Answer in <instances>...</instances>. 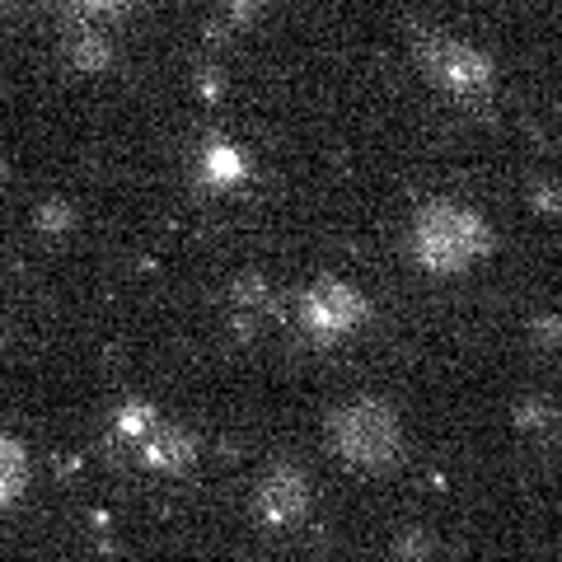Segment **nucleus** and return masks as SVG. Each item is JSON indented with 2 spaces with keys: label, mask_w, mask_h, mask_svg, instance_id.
Listing matches in <instances>:
<instances>
[{
  "label": "nucleus",
  "mask_w": 562,
  "mask_h": 562,
  "mask_svg": "<svg viewBox=\"0 0 562 562\" xmlns=\"http://www.w3.org/2000/svg\"><path fill=\"white\" fill-rule=\"evenodd\" d=\"M413 244H417V258L427 262L431 272H460V268H469V262H479L487 254L492 235L469 206L436 202L417 216Z\"/></svg>",
  "instance_id": "nucleus-1"
},
{
  "label": "nucleus",
  "mask_w": 562,
  "mask_h": 562,
  "mask_svg": "<svg viewBox=\"0 0 562 562\" xmlns=\"http://www.w3.org/2000/svg\"><path fill=\"white\" fill-rule=\"evenodd\" d=\"M328 431H333V446H338V454L347 464L390 469L403 454L398 417L375 398H357V403H347V408H338L328 422Z\"/></svg>",
  "instance_id": "nucleus-2"
},
{
  "label": "nucleus",
  "mask_w": 562,
  "mask_h": 562,
  "mask_svg": "<svg viewBox=\"0 0 562 562\" xmlns=\"http://www.w3.org/2000/svg\"><path fill=\"white\" fill-rule=\"evenodd\" d=\"M417 66L436 90L460 103H487L492 99V61L479 47H469L450 33H417Z\"/></svg>",
  "instance_id": "nucleus-3"
},
{
  "label": "nucleus",
  "mask_w": 562,
  "mask_h": 562,
  "mask_svg": "<svg viewBox=\"0 0 562 562\" xmlns=\"http://www.w3.org/2000/svg\"><path fill=\"white\" fill-rule=\"evenodd\" d=\"M301 319L314 328V333H347V328H357L366 319V301H361V291H351L347 281H314V286L305 291V301H301Z\"/></svg>",
  "instance_id": "nucleus-4"
},
{
  "label": "nucleus",
  "mask_w": 562,
  "mask_h": 562,
  "mask_svg": "<svg viewBox=\"0 0 562 562\" xmlns=\"http://www.w3.org/2000/svg\"><path fill=\"white\" fill-rule=\"evenodd\" d=\"M254 502H258V516H262V520L291 525V520L305 516V506H310V483H305L301 469L281 464V469H272L268 479L258 483V497H254Z\"/></svg>",
  "instance_id": "nucleus-5"
},
{
  "label": "nucleus",
  "mask_w": 562,
  "mask_h": 562,
  "mask_svg": "<svg viewBox=\"0 0 562 562\" xmlns=\"http://www.w3.org/2000/svg\"><path fill=\"white\" fill-rule=\"evenodd\" d=\"M192 454H198V441H192L188 431H179V427H155L146 436V464L150 469L179 473V469L192 464Z\"/></svg>",
  "instance_id": "nucleus-6"
},
{
  "label": "nucleus",
  "mask_w": 562,
  "mask_h": 562,
  "mask_svg": "<svg viewBox=\"0 0 562 562\" xmlns=\"http://www.w3.org/2000/svg\"><path fill=\"white\" fill-rule=\"evenodd\" d=\"M29 479V460H24V450L20 441H10L5 431H0V506L20 497V487Z\"/></svg>",
  "instance_id": "nucleus-7"
},
{
  "label": "nucleus",
  "mask_w": 562,
  "mask_h": 562,
  "mask_svg": "<svg viewBox=\"0 0 562 562\" xmlns=\"http://www.w3.org/2000/svg\"><path fill=\"white\" fill-rule=\"evenodd\" d=\"M202 169H206L211 183H239L244 173H249V160H244L235 146H211L206 160H202Z\"/></svg>",
  "instance_id": "nucleus-8"
},
{
  "label": "nucleus",
  "mask_w": 562,
  "mask_h": 562,
  "mask_svg": "<svg viewBox=\"0 0 562 562\" xmlns=\"http://www.w3.org/2000/svg\"><path fill=\"white\" fill-rule=\"evenodd\" d=\"M117 427H122V436H136V441H146V436L155 431V408H150V403H132V408L122 413Z\"/></svg>",
  "instance_id": "nucleus-9"
},
{
  "label": "nucleus",
  "mask_w": 562,
  "mask_h": 562,
  "mask_svg": "<svg viewBox=\"0 0 562 562\" xmlns=\"http://www.w3.org/2000/svg\"><path fill=\"white\" fill-rule=\"evenodd\" d=\"M76 52H80V66H103V61H109V47H103L99 38L94 43H80Z\"/></svg>",
  "instance_id": "nucleus-10"
},
{
  "label": "nucleus",
  "mask_w": 562,
  "mask_h": 562,
  "mask_svg": "<svg viewBox=\"0 0 562 562\" xmlns=\"http://www.w3.org/2000/svg\"><path fill=\"white\" fill-rule=\"evenodd\" d=\"M403 562H431V558H427V549H422V543L413 539L408 549H403Z\"/></svg>",
  "instance_id": "nucleus-11"
},
{
  "label": "nucleus",
  "mask_w": 562,
  "mask_h": 562,
  "mask_svg": "<svg viewBox=\"0 0 562 562\" xmlns=\"http://www.w3.org/2000/svg\"><path fill=\"white\" fill-rule=\"evenodd\" d=\"M43 225H47V231H52V225H66V211L61 206H47L43 211Z\"/></svg>",
  "instance_id": "nucleus-12"
},
{
  "label": "nucleus",
  "mask_w": 562,
  "mask_h": 562,
  "mask_svg": "<svg viewBox=\"0 0 562 562\" xmlns=\"http://www.w3.org/2000/svg\"><path fill=\"white\" fill-rule=\"evenodd\" d=\"M85 5H127V0H85Z\"/></svg>",
  "instance_id": "nucleus-13"
}]
</instances>
